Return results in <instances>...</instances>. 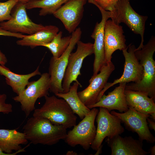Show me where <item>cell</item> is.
<instances>
[{"label":"cell","mask_w":155,"mask_h":155,"mask_svg":"<svg viewBox=\"0 0 155 155\" xmlns=\"http://www.w3.org/2000/svg\"><path fill=\"white\" fill-rule=\"evenodd\" d=\"M23 129L27 140L36 145H54L65 140L67 133L63 126L54 125L45 118L33 116L28 119Z\"/></svg>","instance_id":"6da1fadb"},{"label":"cell","mask_w":155,"mask_h":155,"mask_svg":"<svg viewBox=\"0 0 155 155\" xmlns=\"http://www.w3.org/2000/svg\"><path fill=\"white\" fill-rule=\"evenodd\" d=\"M155 51L154 36L141 49H135V55L143 68L142 78L138 83L126 84L125 89L141 92L155 100V61L153 58Z\"/></svg>","instance_id":"7a4b0ae2"},{"label":"cell","mask_w":155,"mask_h":155,"mask_svg":"<svg viewBox=\"0 0 155 155\" xmlns=\"http://www.w3.org/2000/svg\"><path fill=\"white\" fill-rule=\"evenodd\" d=\"M44 98V104L35 109L33 116L46 118L53 124L62 125L66 129L76 125L77 117L65 100L54 95Z\"/></svg>","instance_id":"3957f363"},{"label":"cell","mask_w":155,"mask_h":155,"mask_svg":"<svg viewBox=\"0 0 155 155\" xmlns=\"http://www.w3.org/2000/svg\"><path fill=\"white\" fill-rule=\"evenodd\" d=\"M108 13L109 18L115 23H123L134 33L140 35L141 42L136 50L141 49L144 45L145 25L148 16L141 15L135 11L130 5V0H119L113 9L108 11Z\"/></svg>","instance_id":"277c9868"},{"label":"cell","mask_w":155,"mask_h":155,"mask_svg":"<svg viewBox=\"0 0 155 155\" xmlns=\"http://www.w3.org/2000/svg\"><path fill=\"white\" fill-rule=\"evenodd\" d=\"M82 31L80 28H77L72 33L70 44L64 52L59 57L51 59L49 73L50 77L49 90L55 94L63 93L62 83L66 69L69 55L80 40Z\"/></svg>","instance_id":"5b68a950"},{"label":"cell","mask_w":155,"mask_h":155,"mask_svg":"<svg viewBox=\"0 0 155 155\" xmlns=\"http://www.w3.org/2000/svg\"><path fill=\"white\" fill-rule=\"evenodd\" d=\"M99 110L93 108L77 125L67 133L65 139L69 146L74 147L79 145L85 150L89 149L96 136L95 120Z\"/></svg>","instance_id":"8992f818"},{"label":"cell","mask_w":155,"mask_h":155,"mask_svg":"<svg viewBox=\"0 0 155 155\" xmlns=\"http://www.w3.org/2000/svg\"><path fill=\"white\" fill-rule=\"evenodd\" d=\"M50 86L49 75L44 73L37 80L29 82L27 88L12 99L20 103L22 110L27 117L35 109V105L37 99L48 95Z\"/></svg>","instance_id":"52a82bcc"},{"label":"cell","mask_w":155,"mask_h":155,"mask_svg":"<svg viewBox=\"0 0 155 155\" xmlns=\"http://www.w3.org/2000/svg\"><path fill=\"white\" fill-rule=\"evenodd\" d=\"M96 118L97 125L96 135L90 147L96 151L105 138L111 139L120 135L124 132V129L121 125V120L105 108L100 107Z\"/></svg>","instance_id":"ba28073f"},{"label":"cell","mask_w":155,"mask_h":155,"mask_svg":"<svg viewBox=\"0 0 155 155\" xmlns=\"http://www.w3.org/2000/svg\"><path fill=\"white\" fill-rule=\"evenodd\" d=\"M76 51L70 54L62 83L63 93L69 90L71 84L73 82L82 86L77 80L81 75L80 69L84 59L87 56L94 53L93 44L84 43L80 40L77 43Z\"/></svg>","instance_id":"9c48e42d"},{"label":"cell","mask_w":155,"mask_h":155,"mask_svg":"<svg viewBox=\"0 0 155 155\" xmlns=\"http://www.w3.org/2000/svg\"><path fill=\"white\" fill-rule=\"evenodd\" d=\"M26 3L18 2L11 13L9 20L0 23V27L8 31L31 35L44 26L32 22L28 16Z\"/></svg>","instance_id":"30bf717a"},{"label":"cell","mask_w":155,"mask_h":155,"mask_svg":"<svg viewBox=\"0 0 155 155\" xmlns=\"http://www.w3.org/2000/svg\"><path fill=\"white\" fill-rule=\"evenodd\" d=\"M136 47L134 44H130L123 50V54L125 59L124 69L121 77L113 82H107L101 92L99 100L108 88L118 83L131 82L137 83L142 79L143 70V67L135 54Z\"/></svg>","instance_id":"8fae6325"},{"label":"cell","mask_w":155,"mask_h":155,"mask_svg":"<svg viewBox=\"0 0 155 155\" xmlns=\"http://www.w3.org/2000/svg\"><path fill=\"white\" fill-rule=\"evenodd\" d=\"M115 69V66L112 62L105 64L99 73L91 77L89 81L88 86L83 90L78 92L79 98L86 106L94 104L98 101L101 92Z\"/></svg>","instance_id":"7c38bea8"},{"label":"cell","mask_w":155,"mask_h":155,"mask_svg":"<svg viewBox=\"0 0 155 155\" xmlns=\"http://www.w3.org/2000/svg\"><path fill=\"white\" fill-rule=\"evenodd\" d=\"M110 113L117 116L129 130L136 133L140 140L142 141L145 140L151 144L155 142V137L150 131L147 121V118L150 116L130 108L123 113H117L113 111Z\"/></svg>","instance_id":"4fadbf2b"},{"label":"cell","mask_w":155,"mask_h":155,"mask_svg":"<svg viewBox=\"0 0 155 155\" xmlns=\"http://www.w3.org/2000/svg\"><path fill=\"white\" fill-rule=\"evenodd\" d=\"M87 0H69L53 14L70 33L77 28L82 18Z\"/></svg>","instance_id":"5bb4252c"},{"label":"cell","mask_w":155,"mask_h":155,"mask_svg":"<svg viewBox=\"0 0 155 155\" xmlns=\"http://www.w3.org/2000/svg\"><path fill=\"white\" fill-rule=\"evenodd\" d=\"M122 26L111 20H107L104 28V45L105 63L111 62L112 55L116 51L126 49V39Z\"/></svg>","instance_id":"9a60e30c"},{"label":"cell","mask_w":155,"mask_h":155,"mask_svg":"<svg viewBox=\"0 0 155 155\" xmlns=\"http://www.w3.org/2000/svg\"><path fill=\"white\" fill-rule=\"evenodd\" d=\"M97 7L101 12L102 20L100 22L96 23L91 35L94 40L93 49L95 57L92 77L96 75L102 67L106 64L104 45V28L106 21L109 18L108 11L105 10L99 6Z\"/></svg>","instance_id":"2e32d148"},{"label":"cell","mask_w":155,"mask_h":155,"mask_svg":"<svg viewBox=\"0 0 155 155\" xmlns=\"http://www.w3.org/2000/svg\"><path fill=\"white\" fill-rule=\"evenodd\" d=\"M106 142L111 148V155H146L149 152L143 148L142 141L131 136L123 137L120 135L107 138Z\"/></svg>","instance_id":"e0dca14e"},{"label":"cell","mask_w":155,"mask_h":155,"mask_svg":"<svg viewBox=\"0 0 155 155\" xmlns=\"http://www.w3.org/2000/svg\"><path fill=\"white\" fill-rule=\"evenodd\" d=\"M119 86L106 95L104 94L96 103L87 106L90 109L97 107H102L109 111L117 110L120 113L127 111L129 108L127 105L124 92L127 83L122 82Z\"/></svg>","instance_id":"ac0fdd59"},{"label":"cell","mask_w":155,"mask_h":155,"mask_svg":"<svg viewBox=\"0 0 155 155\" xmlns=\"http://www.w3.org/2000/svg\"><path fill=\"white\" fill-rule=\"evenodd\" d=\"M124 93L129 108L149 115V117L155 121V100L147 95L137 91L125 89Z\"/></svg>","instance_id":"d6986e66"},{"label":"cell","mask_w":155,"mask_h":155,"mask_svg":"<svg viewBox=\"0 0 155 155\" xmlns=\"http://www.w3.org/2000/svg\"><path fill=\"white\" fill-rule=\"evenodd\" d=\"M25 134L16 129H0V148L5 153L10 155H16L25 152V148L21 145L28 143Z\"/></svg>","instance_id":"ffe728a7"},{"label":"cell","mask_w":155,"mask_h":155,"mask_svg":"<svg viewBox=\"0 0 155 155\" xmlns=\"http://www.w3.org/2000/svg\"><path fill=\"white\" fill-rule=\"evenodd\" d=\"M59 28L54 25L44 26L41 29L34 33L25 35L16 41L17 44L23 46H29L33 48L50 42L59 31Z\"/></svg>","instance_id":"44dd1931"},{"label":"cell","mask_w":155,"mask_h":155,"mask_svg":"<svg viewBox=\"0 0 155 155\" xmlns=\"http://www.w3.org/2000/svg\"><path fill=\"white\" fill-rule=\"evenodd\" d=\"M0 74L5 77L7 84L11 88L14 92L18 95L26 88L29 80L37 75H41L39 66L33 72L27 74H19L12 72L5 66L0 65Z\"/></svg>","instance_id":"7402d4cb"},{"label":"cell","mask_w":155,"mask_h":155,"mask_svg":"<svg viewBox=\"0 0 155 155\" xmlns=\"http://www.w3.org/2000/svg\"><path fill=\"white\" fill-rule=\"evenodd\" d=\"M79 84L75 82L71 86L66 93H59L55 94L58 98L63 99L67 102L71 109L81 119H82L90 111V110L81 101L78 95Z\"/></svg>","instance_id":"603a6c76"},{"label":"cell","mask_w":155,"mask_h":155,"mask_svg":"<svg viewBox=\"0 0 155 155\" xmlns=\"http://www.w3.org/2000/svg\"><path fill=\"white\" fill-rule=\"evenodd\" d=\"M69 0H31L26 3V9L40 8L39 15L45 16L53 14Z\"/></svg>","instance_id":"cb8c5ba5"},{"label":"cell","mask_w":155,"mask_h":155,"mask_svg":"<svg viewBox=\"0 0 155 155\" xmlns=\"http://www.w3.org/2000/svg\"><path fill=\"white\" fill-rule=\"evenodd\" d=\"M63 32L60 31L49 42L42 45L48 49L53 57L57 58L64 52L69 45L71 38V35L62 37Z\"/></svg>","instance_id":"d4e9b609"},{"label":"cell","mask_w":155,"mask_h":155,"mask_svg":"<svg viewBox=\"0 0 155 155\" xmlns=\"http://www.w3.org/2000/svg\"><path fill=\"white\" fill-rule=\"evenodd\" d=\"M18 2L16 0L0 2V22L9 19L12 10Z\"/></svg>","instance_id":"484cf974"},{"label":"cell","mask_w":155,"mask_h":155,"mask_svg":"<svg viewBox=\"0 0 155 155\" xmlns=\"http://www.w3.org/2000/svg\"><path fill=\"white\" fill-rule=\"evenodd\" d=\"M119 0H92L88 3L99 6L103 9L110 11Z\"/></svg>","instance_id":"4316f807"},{"label":"cell","mask_w":155,"mask_h":155,"mask_svg":"<svg viewBox=\"0 0 155 155\" xmlns=\"http://www.w3.org/2000/svg\"><path fill=\"white\" fill-rule=\"evenodd\" d=\"M7 96L4 94H0V113L8 114L13 111L12 106L10 103L6 102Z\"/></svg>","instance_id":"83f0119b"},{"label":"cell","mask_w":155,"mask_h":155,"mask_svg":"<svg viewBox=\"0 0 155 155\" xmlns=\"http://www.w3.org/2000/svg\"><path fill=\"white\" fill-rule=\"evenodd\" d=\"M25 35L21 33H15L8 31L0 27V36L13 37L21 39Z\"/></svg>","instance_id":"f1b7e54d"},{"label":"cell","mask_w":155,"mask_h":155,"mask_svg":"<svg viewBox=\"0 0 155 155\" xmlns=\"http://www.w3.org/2000/svg\"><path fill=\"white\" fill-rule=\"evenodd\" d=\"M7 61L5 55L0 50V65L5 66Z\"/></svg>","instance_id":"f546056e"},{"label":"cell","mask_w":155,"mask_h":155,"mask_svg":"<svg viewBox=\"0 0 155 155\" xmlns=\"http://www.w3.org/2000/svg\"><path fill=\"white\" fill-rule=\"evenodd\" d=\"M147 121L148 123V125L149 128L151 129L154 130L155 131V121L149 118V117L147 118Z\"/></svg>","instance_id":"4dcf8cb0"},{"label":"cell","mask_w":155,"mask_h":155,"mask_svg":"<svg viewBox=\"0 0 155 155\" xmlns=\"http://www.w3.org/2000/svg\"><path fill=\"white\" fill-rule=\"evenodd\" d=\"M150 155H155V145L151 147L149 151Z\"/></svg>","instance_id":"1f68e13d"},{"label":"cell","mask_w":155,"mask_h":155,"mask_svg":"<svg viewBox=\"0 0 155 155\" xmlns=\"http://www.w3.org/2000/svg\"><path fill=\"white\" fill-rule=\"evenodd\" d=\"M102 145H101L98 149L96 150L97 152L96 153L95 155H98L102 153Z\"/></svg>","instance_id":"d6a6232c"},{"label":"cell","mask_w":155,"mask_h":155,"mask_svg":"<svg viewBox=\"0 0 155 155\" xmlns=\"http://www.w3.org/2000/svg\"><path fill=\"white\" fill-rule=\"evenodd\" d=\"M18 2L26 3L31 0H16Z\"/></svg>","instance_id":"836d02e7"},{"label":"cell","mask_w":155,"mask_h":155,"mask_svg":"<svg viewBox=\"0 0 155 155\" xmlns=\"http://www.w3.org/2000/svg\"><path fill=\"white\" fill-rule=\"evenodd\" d=\"M75 152L73 151H69L66 153V155H77Z\"/></svg>","instance_id":"e575fe53"},{"label":"cell","mask_w":155,"mask_h":155,"mask_svg":"<svg viewBox=\"0 0 155 155\" xmlns=\"http://www.w3.org/2000/svg\"><path fill=\"white\" fill-rule=\"evenodd\" d=\"M0 155H10L9 154H7L4 152L0 148Z\"/></svg>","instance_id":"d590c367"},{"label":"cell","mask_w":155,"mask_h":155,"mask_svg":"<svg viewBox=\"0 0 155 155\" xmlns=\"http://www.w3.org/2000/svg\"><path fill=\"white\" fill-rule=\"evenodd\" d=\"M91 0H88V2H89L90 1H91Z\"/></svg>","instance_id":"8d00e7d4"}]
</instances>
